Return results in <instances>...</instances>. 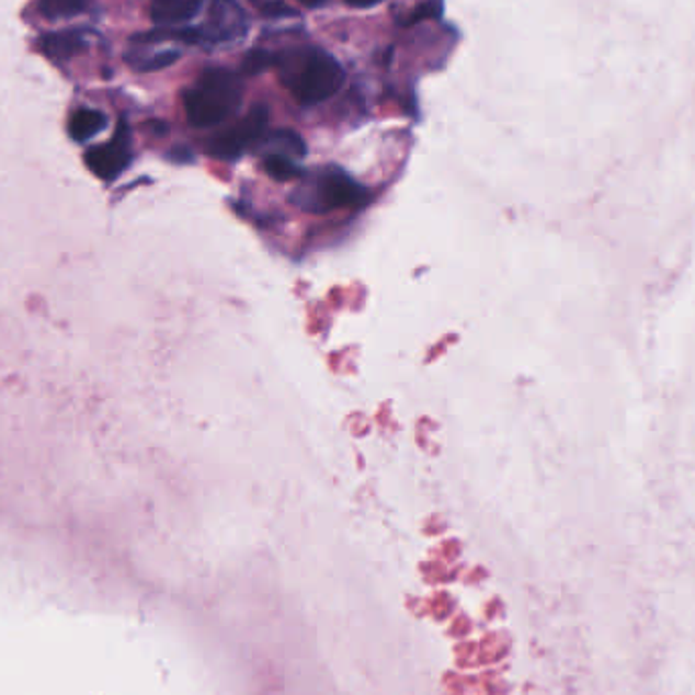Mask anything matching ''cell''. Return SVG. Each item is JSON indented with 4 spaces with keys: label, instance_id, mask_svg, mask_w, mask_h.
<instances>
[{
    "label": "cell",
    "instance_id": "obj_1",
    "mask_svg": "<svg viewBox=\"0 0 695 695\" xmlns=\"http://www.w3.org/2000/svg\"><path fill=\"white\" fill-rule=\"evenodd\" d=\"M242 100V84L228 70L204 71L194 88L183 96L187 121L197 128L220 125L235 114Z\"/></svg>",
    "mask_w": 695,
    "mask_h": 695
},
{
    "label": "cell",
    "instance_id": "obj_2",
    "mask_svg": "<svg viewBox=\"0 0 695 695\" xmlns=\"http://www.w3.org/2000/svg\"><path fill=\"white\" fill-rule=\"evenodd\" d=\"M285 80L295 98L311 106L334 96L344 82V70L334 57L321 49H307L301 56L285 59Z\"/></svg>",
    "mask_w": 695,
    "mask_h": 695
},
{
    "label": "cell",
    "instance_id": "obj_3",
    "mask_svg": "<svg viewBox=\"0 0 695 695\" xmlns=\"http://www.w3.org/2000/svg\"><path fill=\"white\" fill-rule=\"evenodd\" d=\"M295 200H297V206H301L307 212L326 214L332 209L362 206L366 200V190L344 171L328 168L318 173L314 180L307 181L306 185H301L297 190Z\"/></svg>",
    "mask_w": 695,
    "mask_h": 695
},
{
    "label": "cell",
    "instance_id": "obj_4",
    "mask_svg": "<svg viewBox=\"0 0 695 695\" xmlns=\"http://www.w3.org/2000/svg\"><path fill=\"white\" fill-rule=\"evenodd\" d=\"M269 121L264 106H254L240 123L209 139L208 153L223 161H232L263 137Z\"/></svg>",
    "mask_w": 695,
    "mask_h": 695
},
{
    "label": "cell",
    "instance_id": "obj_5",
    "mask_svg": "<svg viewBox=\"0 0 695 695\" xmlns=\"http://www.w3.org/2000/svg\"><path fill=\"white\" fill-rule=\"evenodd\" d=\"M247 31L244 11L232 0H212L208 27L200 29L202 42H232Z\"/></svg>",
    "mask_w": 695,
    "mask_h": 695
},
{
    "label": "cell",
    "instance_id": "obj_6",
    "mask_svg": "<svg viewBox=\"0 0 695 695\" xmlns=\"http://www.w3.org/2000/svg\"><path fill=\"white\" fill-rule=\"evenodd\" d=\"M130 161V139L125 123L118 125L114 139L86 155V163L104 180L116 178Z\"/></svg>",
    "mask_w": 695,
    "mask_h": 695
},
{
    "label": "cell",
    "instance_id": "obj_7",
    "mask_svg": "<svg viewBox=\"0 0 695 695\" xmlns=\"http://www.w3.org/2000/svg\"><path fill=\"white\" fill-rule=\"evenodd\" d=\"M202 9V0H155L151 4V19L159 27H171L180 25Z\"/></svg>",
    "mask_w": 695,
    "mask_h": 695
},
{
    "label": "cell",
    "instance_id": "obj_8",
    "mask_svg": "<svg viewBox=\"0 0 695 695\" xmlns=\"http://www.w3.org/2000/svg\"><path fill=\"white\" fill-rule=\"evenodd\" d=\"M84 37L76 29L61 31V33H49L42 39V49L45 52V56L57 59V61H66V59L78 56L80 52H84Z\"/></svg>",
    "mask_w": 695,
    "mask_h": 695
},
{
    "label": "cell",
    "instance_id": "obj_9",
    "mask_svg": "<svg viewBox=\"0 0 695 695\" xmlns=\"http://www.w3.org/2000/svg\"><path fill=\"white\" fill-rule=\"evenodd\" d=\"M106 116L102 112L92 111V109H80L71 116L70 135L76 140L92 139L98 135L104 126H106Z\"/></svg>",
    "mask_w": 695,
    "mask_h": 695
},
{
    "label": "cell",
    "instance_id": "obj_10",
    "mask_svg": "<svg viewBox=\"0 0 695 695\" xmlns=\"http://www.w3.org/2000/svg\"><path fill=\"white\" fill-rule=\"evenodd\" d=\"M269 145L275 147V151L271 153L285 155L289 159H297V157H304L306 155V145L299 135H295L293 130H277L271 135Z\"/></svg>",
    "mask_w": 695,
    "mask_h": 695
},
{
    "label": "cell",
    "instance_id": "obj_11",
    "mask_svg": "<svg viewBox=\"0 0 695 695\" xmlns=\"http://www.w3.org/2000/svg\"><path fill=\"white\" fill-rule=\"evenodd\" d=\"M263 168L273 180L277 181L297 180L301 175V171L295 166V161L289 159V157H285V155H266Z\"/></svg>",
    "mask_w": 695,
    "mask_h": 695
},
{
    "label": "cell",
    "instance_id": "obj_12",
    "mask_svg": "<svg viewBox=\"0 0 695 695\" xmlns=\"http://www.w3.org/2000/svg\"><path fill=\"white\" fill-rule=\"evenodd\" d=\"M86 0H42V11L49 19L76 16L84 11Z\"/></svg>",
    "mask_w": 695,
    "mask_h": 695
},
{
    "label": "cell",
    "instance_id": "obj_13",
    "mask_svg": "<svg viewBox=\"0 0 695 695\" xmlns=\"http://www.w3.org/2000/svg\"><path fill=\"white\" fill-rule=\"evenodd\" d=\"M273 64H275V59H273L271 54L257 49V52H251L249 56L244 57L242 68H244V73L257 76V73H263L264 70H269Z\"/></svg>",
    "mask_w": 695,
    "mask_h": 695
},
{
    "label": "cell",
    "instance_id": "obj_14",
    "mask_svg": "<svg viewBox=\"0 0 695 695\" xmlns=\"http://www.w3.org/2000/svg\"><path fill=\"white\" fill-rule=\"evenodd\" d=\"M178 57H180L178 52H163V54L151 57V59H147V61H140L137 68H139L140 71L161 70V68H168V66H171Z\"/></svg>",
    "mask_w": 695,
    "mask_h": 695
},
{
    "label": "cell",
    "instance_id": "obj_15",
    "mask_svg": "<svg viewBox=\"0 0 695 695\" xmlns=\"http://www.w3.org/2000/svg\"><path fill=\"white\" fill-rule=\"evenodd\" d=\"M428 16H437V9L433 4H425V7L418 9L411 16V23H418L421 19H428Z\"/></svg>",
    "mask_w": 695,
    "mask_h": 695
},
{
    "label": "cell",
    "instance_id": "obj_16",
    "mask_svg": "<svg viewBox=\"0 0 695 695\" xmlns=\"http://www.w3.org/2000/svg\"><path fill=\"white\" fill-rule=\"evenodd\" d=\"M264 13L271 14V16H278V14L292 13V11L285 4H281V2H271V4L264 7Z\"/></svg>",
    "mask_w": 695,
    "mask_h": 695
},
{
    "label": "cell",
    "instance_id": "obj_17",
    "mask_svg": "<svg viewBox=\"0 0 695 695\" xmlns=\"http://www.w3.org/2000/svg\"><path fill=\"white\" fill-rule=\"evenodd\" d=\"M350 7H356V9H371V7H375L378 4L380 0H346Z\"/></svg>",
    "mask_w": 695,
    "mask_h": 695
},
{
    "label": "cell",
    "instance_id": "obj_18",
    "mask_svg": "<svg viewBox=\"0 0 695 695\" xmlns=\"http://www.w3.org/2000/svg\"><path fill=\"white\" fill-rule=\"evenodd\" d=\"M301 4H306V7H320L323 0H299Z\"/></svg>",
    "mask_w": 695,
    "mask_h": 695
}]
</instances>
